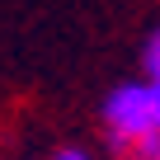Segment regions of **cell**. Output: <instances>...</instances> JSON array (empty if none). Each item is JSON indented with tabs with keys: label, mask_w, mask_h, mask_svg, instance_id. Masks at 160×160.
<instances>
[{
	"label": "cell",
	"mask_w": 160,
	"mask_h": 160,
	"mask_svg": "<svg viewBox=\"0 0 160 160\" xmlns=\"http://www.w3.org/2000/svg\"><path fill=\"white\" fill-rule=\"evenodd\" d=\"M104 127H108L113 146H127L141 160L160 155V108H155L151 80L146 85H118L104 99Z\"/></svg>",
	"instance_id": "6da1fadb"
},
{
	"label": "cell",
	"mask_w": 160,
	"mask_h": 160,
	"mask_svg": "<svg viewBox=\"0 0 160 160\" xmlns=\"http://www.w3.org/2000/svg\"><path fill=\"white\" fill-rule=\"evenodd\" d=\"M151 90H155V108H160V80H151Z\"/></svg>",
	"instance_id": "277c9868"
},
{
	"label": "cell",
	"mask_w": 160,
	"mask_h": 160,
	"mask_svg": "<svg viewBox=\"0 0 160 160\" xmlns=\"http://www.w3.org/2000/svg\"><path fill=\"white\" fill-rule=\"evenodd\" d=\"M141 66H146L151 80H160V28L151 33V42H146V52H141Z\"/></svg>",
	"instance_id": "7a4b0ae2"
},
{
	"label": "cell",
	"mask_w": 160,
	"mask_h": 160,
	"mask_svg": "<svg viewBox=\"0 0 160 160\" xmlns=\"http://www.w3.org/2000/svg\"><path fill=\"white\" fill-rule=\"evenodd\" d=\"M155 160H160V155H155Z\"/></svg>",
	"instance_id": "5b68a950"
},
{
	"label": "cell",
	"mask_w": 160,
	"mask_h": 160,
	"mask_svg": "<svg viewBox=\"0 0 160 160\" xmlns=\"http://www.w3.org/2000/svg\"><path fill=\"white\" fill-rule=\"evenodd\" d=\"M52 160H90V155H85V151H75V146H61Z\"/></svg>",
	"instance_id": "3957f363"
}]
</instances>
